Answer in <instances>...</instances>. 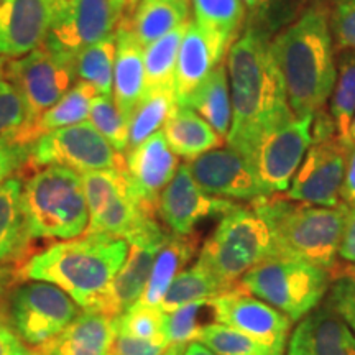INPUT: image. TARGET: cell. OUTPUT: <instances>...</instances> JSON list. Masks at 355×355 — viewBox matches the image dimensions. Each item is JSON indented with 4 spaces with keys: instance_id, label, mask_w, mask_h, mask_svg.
Returning <instances> with one entry per match:
<instances>
[{
    "instance_id": "6da1fadb",
    "label": "cell",
    "mask_w": 355,
    "mask_h": 355,
    "mask_svg": "<svg viewBox=\"0 0 355 355\" xmlns=\"http://www.w3.org/2000/svg\"><path fill=\"white\" fill-rule=\"evenodd\" d=\"M270 42L272 35L245 24L225 60L232 101V125L225 141L247 158L265 132L295 117Z\"/></svg>"
},
{
    "instance_id": "7a4b0ae2",
    "label": "cell",
    "mask_w": 355,
    "mask_h": 355,
    "mask_svg": "<svg viewBox=\"0 0 355 355\" xmlns=\"http://www.w3.org/2000/svg\"><path fill=\"white\" fill-rule=\"evenodd\" d=\"M296 117L326 110L337 79L329 6L314 0L270 42Z\"/></svg>"
},
{
    "instance_id": "3957f363",
    "label": "cell",
    "mask_w": 355,
    "mask_h": 355,
    "mask_svg": "<svg viewBox=\"0 0 355 355\" xmlns=\"http://www.w3.org/2000/svg\"><path fill=\"white\" fill-rule=\"evenodd\" d=\"M128 247L125 239L84 234L30 257L17 275L51 283L68 293L79 308L104 314L110 285L127 259Z\"/></svg>"
},
{
    "instance_id": "277c9868",
    "label": "cell",
    "mask_w": 355,
    "mask_h": 355,
    "mask_svg": "<svg viewBox=\"0 0 355 355\" xmlns=\"http://www.w3.org/2000/svg\"><path fill=\"white\" fill-rule=\"evenodd\" d=\"M268 225L275 257L298 259L329 270L336 265L350 209L344 202L334 207L313 206L279 196L252 202Z\"/></svg>"
},
{
    "instance_id": "5b68a950",
    "label": "cell",
    "mask_w": 355,
    "mask_h": 355,
    "mask_svg": "<svg viewBox=\"0 0 355 355\" xmlns=\"http://www.w3.org/2000/svg\"><path fill=\"white\" fill-rule=\"evenodd\" d=\"M21 209L30 239L81 237L89 225L83 176L66 166L42 168L24 184Z\"/></svg>"
},
{
    "instance_id": "8992f818",
    "label": "cell",
    "mask_w": 355,
    "mask_h": 355,
    "mask_svg": "<svg viewBox=\"0 0 355 355\" xmlns=\"http://www.w3.org/2000/svg\"><path fill=\"white\" fill-rule=\"evenodd\" d=\"M270 257H275V250L266 222L254 207L239 206L222 216L196 263L227 293L239 290L243 275Z\"/></svg>"
},
{
    "instance_id": "52a82bcc",
    "label": "cell",
    "mask_w": 355,
    "mask_h": 355,
    "mask_svg": "<svg viewBox=\"0 0 355 355\" xmlns=\"http://www.w3.org/2000/svg\"><path fill=\"white\" fill-rule=\"evenodd\" d=\"M81 176L89 209L86 234L125 239L132 243L165 230L157 220V209L146 206L133 193L123 166Z\"/></svg>"
},
{
    "instance_id": "ba28073f",
    "label": "cell",
    "mask_w": 355,
    "mask_h": 355,
    "mask_svg": "<svg viewBox=\"0 0 355 355\" xmlns=\"http://www.w3.org/2000/svg\"><path fill=\"white\" fill-rule=\"evenodd\" d=\"M329 288V270L288 257H270L248 270L239 283V290L273 306L291 322L316 309Z\"/></svg>"
},
{
    "instance_id": "9c48e42d",
    "label": "cell",
    "mask_w": 355,
    "mask_h": 355,
    "mask_svg": "<svg viewBox=\"0 0 355 355\" xmlns=\"http://www.w3.org/2000/svg\"><path fill=\"white\" fill-rule=\"evenodd\" d=\"M79 306L68 293L46 282H28L8 300V322L30 347L46 344L79 316Z\"/></svg>"
},
{
    "instance_id": "30bf717a",
    "label": "cell",
    "mask_w": 355,
    "mask_h": 355,
    "mask_svg": "<svg viewBox=\"0 0 355 355\" xmlns=\"http://www.w3.org/2000/svg\"><path fill=\"white\" fill-rule=\"evenodd\" d=\"M32 168L66 166L78 173L115 170L123 157L89 121L44 133L32 144Z\"/></svg>"
},
{
    "instance_id": "8fae6325",
    "label": "cell",
    "mask_w": 355,
    "mask_h": 355,
    "mask_svg": "<svg viewBox=\"0 0 355 355\" xmlns=\"http://www.w3.org/2000/svg\"><path fill=\"white\" fill-rule=\"evenodd\" d=\"M3 69L24 97L28 110L26 125L55 105L78 79L76 58L53 53L43 46L19 60L8 61Z\"/></svg>"
},
{
    "instance_id": "7c38bea8",
    "label": "cell",
    "mask_w": 355,
    "mask_h": 355,
    "mask_svg": "<svg viewBox=\"0 0 355 355\" xmlns=\"http://www.w3.org/2000/svg\"><path fill=\"white\" fill-rule=\"evenodd\" d=\"M122 19L112 0H55L43 48L78 58L91 44L117 32Z\"/></svg>"
},
{
    "instance_id": "4fadbf2b",
    "label": "cell",
    "mask_w": 355,
    "mask_h": 355,
    "mask_svg": "<svg viewBox=\"0 0 355 355\" xmlns=\"http://www.w3.org/2000/svg\"><path fill=\"white\" fill-rule=\"evenodd\" d=\"M314 115L293 117L270 128L257 141L248 159L266 194L286 193L313 144Z\"/></svg>"
},
{
    "instance_id": "5bb4252c",
    "label": "cell",
    "mask_w": 355,
    "mask_h": 355,
    "mask_svg": "<svg viewBox=\"0 0 355 355\" xmlns=\"http://www.w3.org/2000/svg\"><path fill=\"white\" fill-rule=\"evenodd\" d=\"M349 152V146L337 139L336 133L313 139L303 163L286 191V198L313 206H339L343 202Z\"/></svg>"
},
{
    "instance_id": "9a60e30c",
    "label": "cell",
    "mask_w": 355,
    "mask_h": 355,
    "mask_svg": "<svg viewBox=\"0 0 355 355\" xmlns=\"http://www.w3.org/2000/svg\"><path fill=\"white\" fill-rule=\"evenodd\" d=\"M216 322L232 327L260 344L272 349L277 355H285L290 336V318L273 306L242 290L222 293L209 301Z\"/></svg>"
},
{
    "instance_id": "2e32d148",
    "label": "cell",
    "mask_w": 355,
    "mask_h": 355,
    "mask_svg": "<svg viewBox=\"0 0 355 355\" xmlns=\"http://www.w3.org/2000/svg\"><path fill=\"white\" fill-rule=\"evenodd\" d=\"M241 204L207 194L196 183L188 163L178 168L176 175L158 198L157 214L166 229L178 235H193L199 222L209 217H222Z\"/></svg>"
},
{
    "instance_id": "e0dca14e",
    "label": "cell",
    "mask_w": 355,
    "mask_h": 355,
    "mask_svg": "<svg viewBox=\"0 0 355 355\" xmlns=\"http://www.w3.org/2000/svg\"><path fill=\"white\" fill-rule=\"evenodd\" d=\"M188 165L196 183L211 196L245 202L270 196L250 159L230 146L211 150Z\"/></svg>"
},
{
    "instance_id": "ac0fdd59",
    "label": "cell",
    "mask_w": 355,
    "mask_h": 355,
    "mask_svg": "<svg viewBox=\"0 0 355 355\" xmlns=\"http://www.w3.org/2000/svg\"><path fill=\"white\" fill-rule=\"evenodd\" d=\"M55 0H0V64L43 46Z\"/></svg>"
},
{
    "instance_id": "d6986e66",
    "label": "cell",
    "mask_w": 355,
    "mask_h": 355,
    "mask_svg": "<svg viewBox=\"0 0 355 355\" xmlns=\"http://www.w3.org/2000/svg\"><path fill=\"white\" fill-rule=\"evenodd\" d=\"M180 163L162 130L123 155V175L141 202L157 209L158 198L175 178Z\"/></svg>"
},
{
    "instance_id": "ffe728a7",
    "label": "cell",
    "mask_w": 355,
    "mask_h": 355,
    "mask_svg": "<svg viewBox=\"0 0 355 355\" xmlns=\"http://www.w3.org/2000/svg\"><path fill=\"white\" fill-rule=\"evenodd\" d=\"M286 355H355V334L329 304L318 306L291 332Z\"/></svg>"
},
{
    "instance_id": "44dd1931",
    "label": "cell",
    "mask_w": 355,
    "mask_h": 355,
    "mask_svg": "<svg viewBox=\"0 0 355 355\" xmlns=\"http://www.w3.org/2000/svg\"><path fill=\"white\" fill-rule=\"evenodd\" d=\"M115 337V318L83 311L63 332L30 350L33 355H112Z\"/></svg>"
},
{
    "instance_id": "7402d4cb",
    "label": "cell",
    "mask_w": 355,
    "mask_h": 355,
    "mask_svg": "<svg viewBox=\"0 0 355 355\" xmlns=\"http://www.w3.org/2000/svg\"><path fill=\"white\" fill-rule=\"evenodd\" d=\"M224 56H227V51L219 42L191 19L178 51L175 76V101L178 105L183 104L196 91L211 71L222 63Z\"/></svg>"
},
{
    "instance_id": "603a6c76",
    "label": "cell",
    "mask_w": 355,
    "mask_h": 355,
    "mask_svg": "<svg viewBox=\"0 0 355 355\" xmlns=\"http://www.w3.org/2000/svg\"><path fill=\"white\" fill-rule=\"evenodd\" d=\"M170 230H166L158 237L144 239L128 243V255L123 261L122 268L115 275L112 285H110L107 301H105L104 314L110 318H119L123 311L140 301L146 285H148L150 275H152L153 261L159 247L166 241Z\"/></svg>"
},
{
    "instance_id": "cb8c5ba5",
    "label": "cell",
    "mask_w": 355,
    "mask_h": 355,
    "mask_svg": "<svg viewBox=\"0 0 355 355\" xmlns=\"http://www.w3.org/2000/svg\"><path fill=\"white\" fill-rule=\"evenodd\" d=\"M112 97L128 121L145 97L144 46L122 21L115 32Z\"/></svg>"
},
{
    "instance_id": "d4e9b609",
    "label": "cell",
    "mask_w": 355,
    "mask_h": 355,
    "mask_svg": "<svg viewBox=\"0 0 355 355\" xmlns=\"http://www.w3.org/2000/svg\"><path fill=\"white\" fill-rule=\"evenodd\" d=\"M189 13V0H144L130 13L123 15L122 24L145 48L178 26L188 24Z\"/></svg>"
},
{
    "instance_id": "484cf974",
    "label": "cell",
    "mask_w": 355,
    "mask_h": 355,
    "mask_svg": "<svg viewBox=\"0 0 355 355\" xmlns=\"http://www.w3.org/2000/svg\"><path fill=\"white\" fill-rule=\"evenodd\" d=\"M163 135L176 157L191 159L201 157L211 150L220 148L224 139L201 115L184 105H175L162 128Z\"/></svg>"
},
{
    "instance_id": "4316f807",
    "label": "cell",
    "mask_w": 355,
    "mask_h": 355,
    "mask_svg": "<svg viewBox=\"0 0 355 355\" xmlns=\"http://www.w3.org/2000/svg\"><path fill=\"white\" fill-rule=\"evenodd\" d=\"M96 96L97 94L94 87L91 84L79 81L55 105L44 110L37 121L13 133H15L19 140L32 145L35 140H38L44 133L84 122L86 119H89L92 99Z\"/></svg>"
},
{
    "instance_id": "83f0119b",
    "label": "cell",
    "mask_w": 355,
    "mask_h": 355,
    "mask_svg": "<svg viewBox=\"0 0 355 355\" xmlns=\"http://www.w3.org/2000/svg\"><path fill=\"white\" fill-rule=\"evenodd\" d=\"M181 105L201 115L222 139H227L232 125V101L225 63L217 64Z\"/></svg>"
},
{
    "instance_id": "f1b7e54d",
    "label": "cell",
    "mask_w": 355,
    "mask_h": 355,
    "mask_svg": "<svg viewBox=\"0 0 355 355\" xmlns=\"http://www.w3.org/2000/svg\"><path fill=\"white\" fill-rule=\"evenodd\" d=\"M19 178L0 184V266H12L24 259L30 235L26 232Z\"/></svg>"
},
{
    "instance_id": "f546056e",
    "label": "cell",
    "mask_w": 355,
    "mask_h": 355,
    "mask_svg": "<svg viewBox=\"0 0 355 355\" xmlns=\"http://www.w3.org/2000/svg\"><path fill=\"white\" fill-rule=\"evenodd\" d=\"M198 252V241L193 235H178L170 232L155 257L152 275L140 301L159 306L163 296L178 273L186 268Z\"/></svg>"
},
{
    "instance_id": "4dcf8cb0",
    "label": "cell",
    "mask_w": 355,
    "mask_h": 355,
    "mask_svg": "<svg viewBox=\"0 0 355 355\" xmlns=\"http://www.w3.org/2000/svg\"><path fill=\"white\" fill-rule=\"evenodd\" d=\"M193 20L207 32L225 51L241 37L247 21L242 0H189Z\"/></svg>"
},
{
    "instance_id": "1f68e13d",
    "label": "cell",
    "mask_w": 355,
    "mask_h": 355,
    "mask_svg": "<svg viewBox=\"0 0 355 355\" xmlns=\"http://www.w3.org/2000/svg\"><path fill=\"white\" fill-rule=\"evenodd\" d=\"M188 24L178 26L157 42L144 48L145 61V96L170 94L175 96L176 61L181 40Z\"/></svg>"
},
{
    "instance_id": "d6a6232c",
    "label": "cell",
    "mask_w": 355,
    "mask_h": 355,
    "mask_svg": "<svg viewBox=\"0 0 355 355\" xmlns=\"http://www.w3.org/2000/svg\"><path fill=\"white\" fill-rule=\"evenodd\" d=\"M329 115L334 122L337 139L352 148L350 125L355 117V53H339L337 61V79L331 96Z\"/></svg>"
},
{
    "instance_id": "836d02e7",
    "label": "cell",
    "mask_w": 355,
    "mask_h": 355,
    "mask_svg": "<svg viewBox=\"0 0 355 355\" xmlns=\"http://www.w3.org/2000/svg\"><path fill=\"white\" fill-rule=\"evenodd\" d=\"M222 293L224 290L219 283L201 265L194 263L176 275L159 306L165 313H171L181 306L198 303V301H211Z\"/></svg>"
},
{
    "instance_id": "e575fe53",
    "label": "cell",
    "mask_w": 355,
    "mask_h": 355,
    "mask_svg": "<svg viewBox=\"0 0 355 355\" xmlns=\"http://www.w3.org/2000/svg\"><path fill=\"white\" fill-rule=\"evenodd\" d=\"M115 61V33L101 40L76 58L78 76L91 84L97 96H112Z\"/></svg>"
},
{
    "instance_id": "d590c367",
    "label": "cell",
    "mask_w": 355,
    "mask_h": 355,
    "mask_svg": "<svg viewBox=\"0 0 355 355\" xmlns=\"http://www.w3.org/2000/svg\"><path fill=\"white\" fill-rule=\"evenodd\" d=\"M115 321H117L119 334L157 344H170L166 339V313L162 306L137 301L123 311L121 316L115 318Z\"/></svg>"
},
{
    "instance_id": "8d00e7d4",
    "label": "cell",
    "mask_w": 355,
    "mask_h": 355,
    "mask_svg": "<svg viewBox=\"0 0 355 355\" xmlns=\"http://www.w3.org/2000/svg\"><path fill=\"white\" fill-rule=\"evenodd\" d=\"M175 96L148 94L144 97L139 107L133 110L128 121V148L140 145L153 133L162 130L166 119L175 109ZM127 148V150H128Z\"/></svg>"
},
{
    "instance_id": "74e56055",
    "label": "cell",
    "mask_w": 355,
    "mask_h": 355,
    "mask_svg": "<svg viewBox=\"0 0 355 355\" xmlns=\"http://www.w3.org/2000/svg\"><path fill=\"white\" fill-rule=\"evenodd\" d=\"M196 340L217 355H277L259 340L220 322L204 324L198 332Z\"/></svg>"
},
{
    "instance_id": "f35d334b",
    "label": "cell",
    "mask_w": 355,
    "mask_h": 355,
    "mask_svg": "<svg viewBox=\"0 0 355 355\" xmlns=\"http://www.w3.org/2000/svg\"><path fill=\"white\" fill-rule=\"evenodd\" d=\"M89 122L119 153L128 148V119L117 107L112 96H96L92 99Z\"/></svg>"
},
{
    "instance_id": "ab89813d",
    "label": "cell",
    "mask_w": 355,
    "mask_h": 355,
    "mask_svg": "<svg viewBox=\"0 0 355 355\" xmlns=\"http://www.w3.org/2000/svg\"><path fill=\"white\" fill-rule=\"evenodd\" d=\"M28 122V110L19 89L0 64V137L20 130Z\"/></svg>"
},
{
    "instance_id": "60d3db41",
    "label": "cell",
    "mask_w": 355,
    "mask_h": 355,
    "mask_svg": "<svg viewBox=\"0 0 355 355\" xmlns=\"http://www.w3.org/2000/svg\"><path fill=\"white\" fill-rule=\"evenodd\" d=\"M247 8V25L259 26L273 35L283 21L290 20L298 0H242Z\"/></svg>"
},
{
    "instance_id": "b9f144b4",
    "label": "cell",
    "mask_w": 355,
    "mask_h": 355,
    "mask_svg": "<svg viewBox=\"0 0 355 355\" xmlns=\"http://www.w3.org/2000/svg\"><path fill=\"white\" fill-rule=\"evenodd\" d=\"M209 306V301H198L181 306L171 313H166V339L170 344H188L196 340V336L202 326L198 319L201 311Z\"/></svg>"
},
{
    "instance_id": "7bdbcfd3",
    "label": "cell",
    "mask_w": 355,
    "mask_h": 355,
    "mask_svg": "<svg viewBox=\"0 0 355 355\" xmlns=\"http://www.w3.org/2000/svg\"><path fill=\"white\" fill-rule=\"evenodd\" d=\"M331 33L337 53H355V0H339L331 12Z\"/></svg>"
},
{
    "instance_id": "ee69618b",
    "label": "cell",
    "mask_w": 355,
    "mask_h": 355,
    "mask_svg": "<svg viewBox=\"0 0 355 355\" xmlns=\"http://www.w3.org/2000/svg\"><path fill=\"white\" fill-rule=\"evenodd\" d=\"M327 304L347 322L355 334V273H343L331 283Z\"/></svg>"
},
{
    "instance_id": "f6af8a7d",
    "label": "cell",
    "mask_w": 355,
    "mask_h": 355,
    "mask_svg": "<svg viewBox=\"0 0 355 355\" xmlns=\"http://www.w3.org/2000/svg\"><path fill=\"white\" fill-rule=\"evenodd\" d=\"M32 145L19 140L15 133L0 137V184L10 180L25 163H28Z\"/></svg>"
},
{
    "instance_id": "bcb514c9",
    "label": "cell",
    "mask_w": 355,
    "mask_h": 355,
    "mask_svg": "<svg viewBox=\"0 0 355 355\" xmlns=\"http://www.w3.org/2000/svg\"><path fill=\"white\" fill-rule=\"evenodd\" d=\"M168 345L170 344L150 343V340L135 339V337L117 332L112 355H162Z\"/></svg>"
},
{
    "instance_id": "7dc6e473",
    "label": "cell",
    "mask_w": 355,
    "mask_h": 355,
    "mask_svg": "<svg viewBox=\"0 0 355 355\" xmlns=\"http://www.w3.org/2000/svg\"><path fill=\"white\" fill-rule=\"evenodd\" d=\"M347 263L355 265V211H350L345 222V227L343 232V239H340L339 254H337Z\"/></svg>"
},
{
    "instance_id": "c3c4849f",
    "label": "cell",
    "mask_w": 355,
    "mask_h": 355,
    "mask_svg": "<svg viewBox=\"0 0 355 355\" xmlns=\"http://www.w3.org/2000/svg\"><path fill=\"white\" fill-rule=\"evenodd\" d=\"M20 337L3 319L2 311H0V355H15L19 350L24 349Z\"/></svg>"
},
{
    "instance_id": "681fc988",
    "label": "cell",
    "mask_w": 355,
    "mask_h": 355,
    "mask_svg": "<svg viewBox=\"0 0 355 355\" xmlns=\"http://www.w3.org/2000/svg\"><path fill=\"white\" fill-rule=\"evenodd\" d=\"M343 202L350 211H355V144L349 152L347 170L343 186Z\"/></svg>"
},
{
    "instance_id": "f907efd6",
    "label": "cell",
    "mask_w": 355,
    "mask_h": 355,
    "mask_svg": "<svg viewBox=\"0 0 355 355\" xmlns=\"http://www.w3.org/2000/svg\"><path fill=\"white\" fill-rule=\"evenodd\" d=\"M15 279H19L17 270H13L12 266H0V298L6 293Z\"/></svg>"
},
{
    "instance_id": "816d5d0a",
    "label": "cell",
    "mask_w": 355,
    "mask_h": 355,
    "mask_svg": "<svg viewBox=\"0 0 355 355\" xmlns=\"http://www.w3.org/2000/svg\"><path fill=\"white\" fill-rule=\"evenodd\" d=\"M183 355H217V354L212 352L211 349H207L204 344L194 340V343H189V345H186Z\"/></svg>"
},
{
    "instance_id": "f5cc1de1",
    "label": "cell",
    "mask_w": 355,
    "mask_h": 355,
    "mask_svg": "<svg viewBox=\"0 0 355 355\" xmlns=\"http://www.w3.org/2000/svg\"><path fill=\"white\" fill-rule=\"evenodd\" d=\"M186 344H170L162 355H183Z\"/></svg>"
},
{
    "instance_id": "db71d44e",
    "label": "cell",
    "mask_w": 355,
    "mask_h": 355,
    "mask_svg": "<svg viewBox=\"0 0 355 355\" xmlns=\"http://www.w3.org/2000/svg\"><path fill=\"white\" fill-rule=\"evenodd\" d=\"M112 3H114L115 7H117V10H121V12L123 13V15H125L128 0H112Z\"/></svg>"
},
{
    "instance_id": "11a10c76",
    "label": "cell",
    "mask_w": 355,
    "mask_h": 355,
    "mask_svg": "<svg viewBox=\"0 0 355 355\" xmlns=\"http://www.w3.org/2000/svg\"><path fill=\"white\" fill-rule=\"evenodd\" d=\"M144 2V0H128V3H127V10H125V15L127 13H130L133 8H135L137 6H139V3H141Z\"/></svg>"
},
{
    "instance_id": "9f6ffc18",
    "label": "cell",
    "mask_w": 355,
    "mask_h": 355,
    "mask_svg": "<svg viewBox=\"0 0 355 355\" xmlns=\"http://www.w3.org/2000/svg\"><path fill=\"white\" fill-rule=\"evenodd\" d=\"M350 140H352V144H355V117L352 121V125H350Z\"/></svg>"
},
{
    "instance_id": "6f0895ef",
    "label": "cell",
    "mask_w": 355,
    "mask_h": 355,
    "mask_svg": "<svg viewBox=\"0 0 355 355\" xmlns=\"http://www.w3.org/2000/svg\"><path fill=\"white\" fill-rule=\"evenodd\" d=\"M15 355H33V354H32V350H30V349L24 347L21 350H19V352H17Z\"/></svg>"
},
{
    "instance_id": "680465c9",
    "label": "cell",
    "mask_w": 355,
    "mask_h": 355,
    "mask_svg": "<svg viewBox=\"0 0 355 355\" xmlns=\"http://www.w3.org/2000/svg\"><path fill=\"white\" fill-rule=\"evenodd\" d=\"M319 2H324V3H327V6H329V3H332V6H334V3L339 2V0H319Z\"/></svg>"
}]
</instances>
